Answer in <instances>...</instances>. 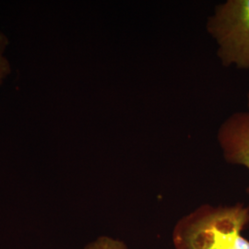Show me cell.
Returning <instances> with one entry per match:
<instances>
[{
    "label": "cell",
    "instance_id": "cell-5",
    "mask_svg": "<svg viewBox=\"0 0 249 249\" xmlns=\"http://www.w3.org/2000/svg\"><path fill=\"white\" fill-rule=\"evenodd\" d=\"M83 249H129L126 244L120 239L107 235L99 236L91 241Z\"/></svg>",
    "mask_w": 249,
    "mask_h": 249
},
{
    "label": "cell",
    "instance_id": "cell-2",
    "mask_svg": "<svg viewBox=\"0 0 249 249\" xmlns=\"http://www.w3.org/2000/svg\"><path fill=\"white\" fill-rule=\"evenodd\" d=\"M207 31L219 46L224 67L249 71V0H227L208 18Z\"/></svg>",
    "mask_w": 249,
    "mask_h": 249
},
{
    "label": "cell",
    "instance_id": "cell-6",
    "mask_svg": "<svg viewBox=\"0 0 249 249\" xmlns=\"http://www.w3.org/2000/svg\"><path fill=\"white\" fill-rule=\"evenodd\" d=\"M248 106H249V94H248Z\"/></svg>",
    "mask_w": 249,
    "mask_h": 249
},
{
    "label": "cell",
    "instance_id": "cell-4",
    "mask_svg": "<svg viewBox=\"0 0 249 249\" xmlns=\"http://www.w3.org/2000/svg\"><path fill=\"white\" fill-rule=\"evenodd\" d=\"M9 46V37L0 30V86L4 84L12 72L11 63L6 53Z\"/></svg>",
    "mask_w": 249,
    "mask_h": 249
},
{
    "label": "cell",
    "instance_id": "cell-3",
    "mask_svg": "<svg viewBox=\"0 0 249 249\" xmlns=\"http://www.w3.org/2000/svg\"><path fill=\"white\" fill-rule=\"evenodd\" d=\"M217 140L224 160L249 171V111L228 116L219 127ZM247 193L249 196V185Z\"/></svg>",
    "mask_w": 249,
    "mask_h": 249
},
{
    "label": "cell",
    "instance_id": "cell-1",
    "mask_svg": "<svg viewBox=\"0 0 249 249\" xmlns=\"http://www.w3.org/2000/svg\"><path fill=\"white\" fill-rule=\"evenodd\" d=\"M249 225V206L203 204L178 220L172 243L175 249H249L242 235Z\"/></svg>",
    "mask_w": 249,
    "mask_h": 249
}]
</instances>
